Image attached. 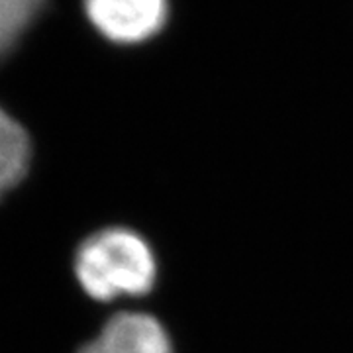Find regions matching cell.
<instances>
[{
  "instance_id": "6da1fadb",
  "label": "cell",
  "mask_w": 353,
  "mask_h": 353,
  "mask_svg": "<svg viewBox=\"0 0 353 353\" xmlns=\"http://www.w3.org/2000/svg\"><path fill=\"white\" fill-rule=\"evenodd\" d=\"M77 283L92 301L112 303L153 289L157 261L150 243L130 228L99 230L79 243L73 257Z\"/></svg>"
},
{
  "instance_id": "7a4b0ae2",
  "label": "cell",
  "mask_w": 353,
  "mask_h": 353,
  "mask_svg": "<svg viewBox=\"0 0 353 353\" xmlns=\"http://www.w3.org/2000/svg\"><path fill=\"white\" fill-rule=\"evenodd\" d=\"M85 14L102 38L134 46L152 39L167 22V0H83Z\"/></svg>"
},
{
  "instance_id": "5b68a950",
  "label": "cell",
  "mask_w": 353,
  "mask_h": 353,
  "mask_svg": "<svg viewBox=\"0 0 353 353\" xmlns=\"http://www.w3.org/2000/svg\"><path fill=\"white\" fill-rule=\"evenodd\" d=\"M48 0H0V63L38 22Z\"/></svg>"
},
{
  "instance_id": "277c9868",
  "label": "cell",
  "mask_w": 353,
  "mask_h": 353,
  "mask_svg": "<svg viewBox=\"0 0 353 353\" xmlns=\"http://www.w3.org/2000/svg\"><path fill=\"white\" fill-rule=\"evenodd\" d=\"M32 165V139L26 128L0 106V201L12 192Z\"/></svg>"
},
{
  "instance_id": "3957f363",
  "label": "cell",
  "mask_w": 353,
  "mask_h": 353,
  "mask_svg": "<svg viewBox=\"0 0 353 353\" xmlns=\"http://www.w3.org/2000/svg\"><path fill=\"white\" fill-rule=\"evenodd\" d=\"M77 353H173V343L155 316L120 312Z\"/></svg>"
}]
</instances>
